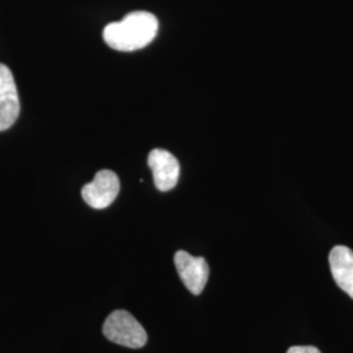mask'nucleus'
Listing matches in <instances>:
<instances>
[{
    "mask_svg": "<svg viewBox=\"0 0 353 353\" xmlns=\"http://www.w3.org/2000/svg\"><path fill=\"white\" fill-rule=\"evenodd\" d=\"M328 262L338 287L353 299V250L338 245L330 252Z\"/></svg>",
    "mask_w": 353,
    "mask_h": 353,
    "instance_id": "0eeeda50",
    "label": "nucleus"
},
{
    "mask_svg": "<svg viewBox=\"0 0 353 353\" xmlns=\"http://www.w3.org/2000/svg\"><path fill=\"white\" fill-rule=\"evenodd\" d=\"M174 265L186 288L195 296L201 294L210 276L207 261L203 256H192L188 252L179 250L174 255Z\"/></svg>",
    "mask_w": 353,
    "mask_h": 353,
    "instance_id": "20e7f679",
    "label": "nucleus"
},
{
    "mask_svg": "<svg viewBox=\"0 0 353 353\" xmlns=\"http://www.w3.org/2000/svg\"><path fill=\"white\" fill-rule=\"evenodd\" d=\"M121 190L118 176L112 170H100L92 182L87 183L81 195L84 202L94 210H103L113 204Z\"/></svg>",
    "mask_w": 353,
    "mask_h": 353,
    "instance_id": "7ed1b4c3",
    "label": "nucleus"
},
{
    "mask_svg": "<svg viewBox=\"0 0 353 353\" xmlns=\"http://www.w3.org/2000/svg\"><path fill=\"white\" fill-rule=\"evenodd\" d=\"M159 30L154 14L144 11L128 13L121 21L103 29V39L114 50L135 51L150 45Z\"/></svg>",
    "mask_w": 353,
    "mask_h": 353,
    "instance_id": "f257e3e1",
    "label": "nucleus"
},
{
    "mask_svg": "<svg viewBox=\"0 0 353 353\" xmlns=\"http://www.w3.org/2000/svg\"><path fill=\"white\" fill-rule=\"evenodd\" d=\"M287 353H322L313 345H294L290 347Z\"/></svg>",
    "mask_w": 353,
    "mask_h": 353,
    "instance_id": "6e6552de",
    "label": "nucleus"
},
{
    "mask_svg": "<svg viewBox=\"0 0 353 353\" xmlns=\"http://www.w3.org/2000/svg\"><path fill=\"white\" fill-rule=\"evenodd\" d=\"M20 100L11 70L0 63V131H6L17 121Z\"/></svg>",
    "mask_w": 353,
    "mask_h": 353,
    "instance_id": "39448f33",
    "label": "nucleus"
},
{
    "mask_svg": "<svg viewBox=\"0 0 353 353\" xmlns=\"http://www.w3.org/2000/svg\"><path fill=\"white\" fill-rule=\"evenodd\" d=\"M102 332L106 339L127 348H141L148 341L147 332L126 310H115L106 318Z\"/></svg>",
    "mask_w": 353,
    "mask_h": 353,
    "instance_id": "f03ea898",
    "label": "nucleus"
},
{
    "mask_svg": "<svg viewBox=\"0 0 353 353\" xmlns=\"http://www.w3.org/2000/svg\"><path fill=\"white\" fill-rule=\"evenodd\" d=\"M148 165L157 190L165 192L176 188L181 173V166L176 156L165 150H153L148 156Z\"/></svg>",
    "mask_w": 353,
    "mask_h": 353,
    "instance_id": "423d86ee",
    "label": "nucleus"
}]
</instances>
